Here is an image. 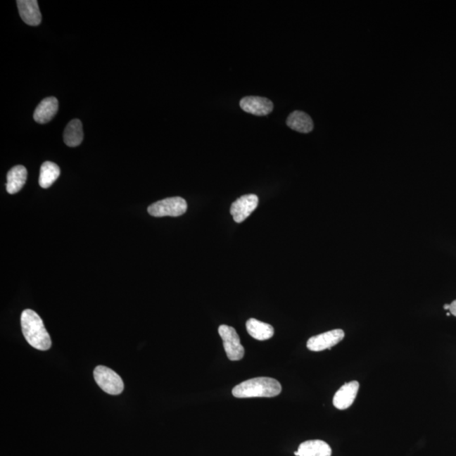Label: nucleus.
I'll use <instances>...</instances> for the list:
<instances>
[{
    "mask_svg": "<svg viewBox=\"0 0 456 456\" xmlns=\"http://www.w3.org/2000/svg\"><path fill=\"white\" fill-rule=\"evenodd\" d=\"M21 328L25 340L32 348L46 350L52 346V341L44 327L41 317L35 311L25 310L21 315Z\"/></svg>",
    "mask_w": 456,
    "mask_h": 456,
    "instance_id": "obj_1",
    "label": "nucleus"
},
{
    "mask_svg": "<svg viewBox=\"0 0 456 456\" xmlns=\"http://www.w3.org/2000/svg\"><path fill=\"white\" fill-rule=\"evenodd\" d=\"M282 388L277 379L259 377L246 380L232 388L236 398H253V397H274L281 394Z\"/></svg>",
    "mask_w": 456,
    "mask_h": 456,
    "instance_id": "obj_2",
    "label": "nucleus"
},
{
    "mask_svg": "<svg viewBox=\"0 0 456 456\" xmlns=\"http://www.w3.org/2000/svg\"><path fill=\"white\" fill-rule=\"evenodd\" d=\"M188 205L184 198L172 197L164 198L148 207L147 211L152 217H180L187 211Z\"/></svg>",
    "mask_w": 456,
    "mask_h": 456,
    "instance_id": "obj_3",
    "label": "nucleus"
},
{
    "mask_svg": "<svg viewBox=\"0 0 456 456\" xmlns=\"http://www.w3.org/2000/svg\"><path fill=\"white\" fill-rule=\"evenodd\" d=\"M94 379L99 387L110 395H120L124 391V382L115 372L105 366H97Z\"/></svg>",
    "mask_w": 456,
    "mask_h": 456,
    "instance_id": "obj_4",
    "label": "nucleus"
},
{
    "mask_svg": "<svg viewBox=\"0 0 456 456\" xmlns=\"http://www.w3.org/2000/svg\"><path fill=\"white\" fill-rule=\"evenodd\" d=\"M218 333L223 341L224 350L231 361H239L244 356V348L240 338L234 327L222 324L218 328Z\"/></svg>",
    "mask_w": 456,
    "mask_h": 456,
    "instance_id": "obj_5",
    "label": "nucleus"
},
{
    "mask_svg": "<svg viewBox=\"0 0 456 456\" xmlns=\"http://www.w3.org/2000/svg\"><path fill=\"white\" fill-rule=\"evenodd\" d=\"M345 332L341 329H333L310 338L307 342V348L312 352H321L331 349L344 339Z\"/></svg>",
    "mask_w": 456,
    "mask_h": 456,
    "instance_id": "obj_6",
    "label": "nucleus"
},
{
    "mask_svg": "<svg viewBox=\"0 0 456 456\" xmlns=\"http://www.w3.org/2000/svg\"><path fill=\"white\" fill-rule=\"evenodd\" d=\"M259 204V198L256 194H245L232 203L230 213L236 223L245 221Z\"/></svg>",
    "mask_w": 456,
    "mask_h": 456,
    "instance_id": "obj_7",
    "label": "nucleus"
},
{
    "mask_svg": "<svg viewBox=\"0 0 456 456\" xmlns=\"http://www.w3.org/2000/svg\"><path fill=\"white\" fill-rule=\"evenodd\" d=\"M240 107L244 112L256 116H265L272 112L274 106L272 101L265 97L246 96L240 101Z\"/></svg>",
    "mask_w": 456,
    "mask_h": 456,
    "instance_id": "obj_8",
    "label": "nucleus"
},
{
    "mask_svg": "<svg viewBox=\"0 0 456 456\" xmlns=\"http://www.w3.org/2000/svg\"><path fill=\"white\" fill-rule=\"evenodd\" d=\"M359 390L357 381H350L342 386L333 398V405L337 409L346 410L352 405L356 399Z\"/></svg>",
    "mask_w": 456,
    "mask_h": 456,
    "instance_id": "obj_9",
    "label": "nucleus"
},
{
    "mask_svg": "<svg viewBox=\"0 0 456 456\" xmlns=\"http://www.w3.org/2000/svg\"><path fill=\"white\" fill-rule=\"evenodd\" d=\"M16 3L21 19L25 24L36 27L41 23L42 15L36 0H18Z\"/></svg>",
    "mask_w": 456,
    "mask_h": 456,
    "instance_id": "obj_10",
    "label": "nucleus"
},
{
    "mask_svg": "<svg viewBox=\"0 0 456 456\" xmlns=\"http://www.w3.org/2000/svg\"><path fill=\"white\" fill-rule=\"evenodd\" d=\"M58 110V101L53 96L46 97L41 101L34 112V120L44 125L53 120Z\"/></svg>",
    "mask_w": 456,
    "mask_h": 456,
    "instance_id": "obj_11",
    "label": "nucleus"
},
{
    "mask_svg": "<svg viewBox=\"0 0 456 456\" xmlns=\"http://www.w3.org/2000/svg\"><path fill=\"white\" fill-rule=\"evenodd\" d=\"M331 446L319 439L302 443L298 451L294 452L296 456H331Z\"/></svg>",
    "mask_w": 456,
    "mask_h": 456,
    "instance_id": "obj_12",
    "label": "nucleus"
},
{
    "mask_svg": "<svg viewBox=\"0 0 456 456\" xmlns=\"http://www.w3.org/2000/svg\"><path fill=\"white\" fill-rule=\"evenodd\" d=\"M27 179V170L24 166L18 165L12 167L7 175V192L14 194L20 191Z\"/></svg>",
    "mask_w": 456,
    "mask_h": 456,
    "instance_id": "obj_13",
    "label": "nucleus"
},
{
    "mask_svg": "<svg viewBox=\"0 0 456 456\" xmlns=\"http://www.w3.org/2000/svg\"><path fill=\"white\" fill-rule=\"evenodd\" d=\"M286 125L291 129L300 133H310L314 129V122L308 114L302 111H294L286 120Z\"/></svg>",
    "mask_w": 456,
    "mask_h": 456,
    "instance_id": "obj_14",
    "label": "nucleus"
},
{
    "mask_svg": "<svg viewBox=\"0 0 456 456\" xmlns=\"http://www.w3.org/2000/svg\"><path fill=\"white\" fill-rule=\"evenodd\" d=\"M248 333L258 341H266L274 336L272 325L261 322L255 319H249L246 323Z\"/></svg>",
    "mask_w": 456,
    "mask_h": 456,
    "instance_id": "obj_15",
    "label": "nucleus"
},
{
    "mask_svg": "<svg viewBox=\"0 0 456 456\" xmlns=\"http://www.w3.org/2000/svg\"><path fill=\"white\" fill-rule=\"evenodd\" d=\"M83 137L82 122L79 120H71L63 133V141L68 146L76 147L82 144Z\"/></svg>",
    "mask_w": 456,
    "mask_h": 456,
    "instance_id": "obj_16",
    "label": "nucleus"
},
{
    "mask_svg": "<svg viewBox=\"0 0 456 456\" xmlns=\"http://www.w3.org/2000/svg\"><path fill=\"white\" fill-rule=\"evenodd\" d=\"M61 175V169L57 164L45 162L40 169L39 184L42 188L48 189L53 185Z\"/></svg>",
    "mask_w": 456,
    "mask_h": 456,
    "instance_id": "obj_17",
    "label": "nucleus"
},
{
    "mask_svg": "<svg viewBox=\"0 0 456 456\" xmlns=\"http://www.w3.org/2000/svg\"><path fill=\"white\" fill-rule=\"evenodd\" d=\"M450 312L452 315L456 317V300L450 303Z\"/></svg>",
    "mask_w": 456,
    "mask_h": 456,
    "instance_id": "obj_18",
    "label": "nucleus"
},
{
    "mask_svg": "<svg viewBox=\"0 0 456 456\" xmlns=\"http://www.w3.org/2000/svg\"><path fill=\"white\" fill-rule=\"evenodd\" d=\"M450 303L445 304V305H443V308H445V310H450Z\"/></svg>",
    "mask_w": 456,
    "mask_h": 456,
    "instance_id": "obj_19",
    "label": "nucleus"
}]
</instances>
